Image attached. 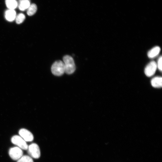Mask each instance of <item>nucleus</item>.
Instances as JSON below:
<instances>
[{"label":"nucleus","instance_id":"dca6fc26","mask_svg":"<svg viewBox=\"0 0 162 162\" xmlns=\"http://www.w3.org/2000/svg\"><path fill=\"white\" fill-rule=\"evenodd\" d=\"M162 56H160L158 60V62L156 63L157 68H158L160 71H162Z\"/></svg>","mask_w":162,"mask_h":162},{"label":"nucleus","instance_id":"423d86ee","mask_svg":"<svg viewBox=\"0 0 162 162\" xmlns=\"http://www.w3.org/2000/svg\"><path fill=\"white\" fill-rule=\"evenodd\" d=\"M157 68L156 62L152 61L146 67L144 70L145 75L148 77H151L155 74Z\"/></svg>","mask_w":162,"mask_h":162},{"label":"nucleus","instance_id":"6e6552de","mask_svg":"<svg viewBox=\"0 0 162 162\" xmlns=\"http://www.w3.org/2000/svg\"><path fill=\"white\" fill-rule=\"evenodd\" d=\"M160 51V48L159 46H155L148 51L147 53L148 56L149 58H154L159 54Z\"/></svg>","mask_w":162,"mask_h":162},{"label":"nucleus","instance_id":"f8f14e48","mask_svg":"<svg viewBox=\"0 0 162 162\" xmlns=\"http://www.w3.org/2000/svg\"><path fill=\"white\" fill-rule=\"evenodd\" d=\"M5 3L9 9L14 10L17 6V3L16 0H5Z\"/></svg>","mask_w":162,"mask_h":162},{"label":"nucleus","instance_id":"ddd939ff","mask_svg":"<svg viewBox=\"0 0 162 162\" xmlns=\"http://www.w3.org/2000/svg\"><path fill=\"white\" fill-rule=\"evenodd\" d=\"M27 14L29 16H31L34 14L37 10V7L34 4H32L30 5L27 8Z\"/></svg>","mask_w":162,"mask_h":162},{"label":"nucleus","instance_id":"39448f33","mask_svg":"<svg viewBox=\"0 0 162 162\" xmlns=\"http://www.w3.org/2000/svg\"><path fill=\"white\" fill-rule=\"evenodd\" d=\"M23 152L21 148L17 147L10 148L9 151L10 157L13 160H18L23 156Z\"/></svg>","mask_w":162,"mask_h":162},{"label":"nucleus","instance_id":"9b49d317","mask_svg":"<svg viewBox=\"0 0 162 162\" xmlns=\"http://www.w3.org/2000/svg\"><path fill=\"white\" fill-rule=\"evenodd\" d=\"M30 0H21L19 5L20 10H24L27 9L30 5Z\"/></svg>","mask_w":162,"mask_h":162},{"label":"nucleus","instance_id":"9d476101","mask_svg":"<svg viewBox=\"0 0 162 162\" xmlns=\"http://www.w3.org/2000/svg\"><path fill=\"white\" fill-rule=\"evenodd\" d=\"M5 16L7 20L11 22L15 19L16 17V12L14 10L9 9L5 11Z\"/></svg>","mask_w":162,"mask_h":162},{"label":"nucleus","instance_id":"f03ea898","mask_svg":"<svg viewBox=\"0 0 162 162\" xmlns=\"http://www.w3.org/2000/svg\"><path fill=\"white\" fill-rule=\"evenodd\" d=\"M52 74L56 76H61L64 73V62L61 60L55 62L51 68Z\"/></svg>","mask_w":162,"mask_h":162},{"label":"nucleus","instance_id":"7ed1b4c3","mask_svg":"<svg viewBox=\"0 0 162 162\" xmlns=\"http://www.w3.org/2000/svg\"><path fill=\"white\" fill-rule=\"evenodd\" d=\"M28 153L32 157L38 159L40 155V149L36 143H32L28 147Z\"/></svg>","mask_w":162,"mask_h":162},{"label":"nucleus","instance_id":"2eb2a0df","mask_svg":"<svg viewBox=\"0 0 162 162\" xmlns=\"http://www.w3.org/2000/svg\"><path fill=\"white\" fill-rule=\"evenodd\" d=\"M25 18V15L22 14H19L16 17V22L18 24H20L22 23Z\"/></svg>","mask_w":162,"mask_h":162},{"label":"nucleus","instance_id":"0eeeda50","mask_svg":"<svg viewBox=\"0 0 162 162\" xmlns=\"http://www.w3.org/2000/svg\"><path fill=\"white\" fill-rule=\"evenodd\" d=\"M19 133L20 136L26 141L31 142L34 139L32 134L26 129L22 128L20 129Z\"/></svg>","mask_w":162,"mask_h":162},{"label":"nucleus","instance_id":"f257e3e1","mask_svg":"<svg viewBox=\"0 0 162 162\" xmlns=\"http://www.w3.org/2000/svg\"><path fill=\"white\" fill-rule=\"evenodd\" d=\"M63 60L64 66V72L68 74L73 73L75 70L76 67L73 58L66 55L63 57Z\"/></svg>","mask_w":162,"mask_h":162},{"label":"nucleus","instance_id":"4468645a","mask_svg":"<svg viewBox=\"0 0 162 162\" xmlns=\"http://www.w3.org/2000/svg\"><path fill=\"white\" fill-rule=\"evenodd\" d=\"M17 162H34L32 159L28 155L22 156Z\"/></svg>","mask_w":162,"mask_h":162},{"label":"nucleus","instance_id":"1a4fd4ad","mask_svg":"<svg viewBox=\"0 0 162 162\" xmlns=\"http://www.w3.org/2000/svg\"><path fill=\"white\" fill-rule=\"evenodd\" d=\"M152 86L154 88H161L162 86V78L160 76H156L153 78L151 80Z\"/></svg>","mask_w":162,"mask_h":162},{"label":"nucleus","instance_id":"20e7f679","mask_svg":"<svg viewBox=\"0 0 162 162\" xmlns=\"http://www.w3.org/2000/svg\"><path fill=\"white\" fill-rule=\"evenodd\" d=\"M11 141L13 144L18 146L21 149L25 150L28 149V146L26 141L20 136H13L11 138Z\"/></svg>","mask_w":162,"mask_h":162}]
</instances>
